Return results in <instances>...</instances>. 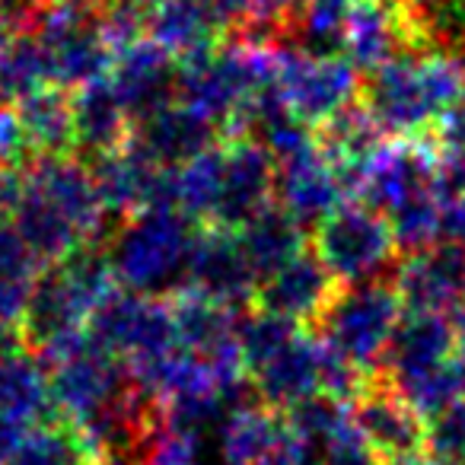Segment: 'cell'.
I'll return each mask as SVG.
<instances>
[{
    "label": "cell",
    "mask_w": 465,
    "mask_h": 465,
    "mask_svg": "<svg viewBox=\"0 0 465 465\" xmlns=\"http://www.w3.org/2000/svg\"><path fill=\"white\" fill-rule=\"evenodd\" d=\"M462 96V67L443 48L399 54L361 86V103L389 137H427Z\"/></svg>",
    "instance_id": "obj_1"
},
{
    "label": "cell",
    "mask_w": 465,
    "mask_h": 465,
    "mask_svg": "<svg viewBox=\"0 0 465 465\" xmlns=\"http://www.w3.org/2000/svg\"><path fill=\"white\" fill-rule=\"evenodd\" d=\"M118 287L112 272L109 252L96 246H80L67 259L54 262L42 272L39 284L29 300L26 322H23L20 341L35 357L74 341L86 331L93 310Z\"/></svg>",
    "instance_id": "obj_2"
},
{
    "label": "cell",
    "mask_w": 465,
    "mask_h": 465,
    "mask_svg": "<svg viewBox=\"0 0 465 465\" xmlns=\"http://www.w3.org/2000/svg\"><path fill=\"white\" fill-rule=\"evenodd\" d=\"M179 207H150L128 217L109 246V262L124 291L160 297L166 287L185 284L188 259H192L198 230Z\"/></svg>",
    "instance_id": "obj_3"
},
{
    "label": "cell",
    "mask_w": 465,
    "mask_h": 465,
    "mask_svg": "<svg viewBox=\"0 0 465 465\" xmlns=\"http://www.w3.org/2000/svg\"><path fill=\"white\" fill-rule=\"evenodd\" d=\"M401 319H405V303L395 284L361 281L338 287L316 329L354 367H361L363 373H380L382 357Z\"/></svg>",
    "instance_id": "obj_4"
},
{
    "label": "cell",
    "mask_w": 465,
    "mask_h": 465,
    "mask_svg": "<svg viewBox=\"0 0 465 465\" xmlns=\"http://www.w3.org/2000/svg\"><path fill=\"white\" fill-rule=\"evenodd\" d=\"M48 370V386L58 408V418L71 427H84L131 392V376L118 357L103 351L90 335H77L74 341L39 357Z\"/></svg>",
    "instance_id": "obj_5"
},
{
    "label": "cell",
    "mask_w": 465,
    "mask_h": 465,
    "mask_svg": "<svg viewBox=\"0 0 465 465\" xmlns=\"http://www.w3.org/2000/svg\"><path fill=\"white\" fill-rule=\"evenodd\" d=\"M361 71L348 54L281 48L274 61V90L293 118L312 131L331 115L344 112L361 99Z\"/></svg>",
    "instance_id": "obj_6"
},
{
    "label": "cell",
    "mask_w": 465,
    "mask_h": 465,
    "mask_svg": "<svg viewBox=\"0 0 465 465\" xmlns=\"http://www.w3.org/2000/svg\"><path fill=\"white\" fill-rule=\"evenodd\" d=\"M33 33L45 45L54 86L74 93L93 80L109 77L115 52L99 26V10L71 0H42Z\"/></svg>",
    "instance_id": "obj_7"
},
{
    "label": "cell",
    "mask_w": 465,
    "mask_h": 465,
    "mask_svg": "<svg viewBox=\"0 0 465 465\" xmlns=\"http://www.w3.org/2000/svg\"><path fill=\"white\" fill-rule=\"evenodd\" d=\"M312 249L341 284L376 281V274L392 262L399 240L386 213L354 198L338 204L322 223H316Z\"/></svg>",
    "instance_id": "obj_8"
},
{
    "label": "cell",
    "mask_w": 465,
    "mask_h": 465,
    "mask_svg": "<svg viewBox=\"0 0 465 465\" xmlns=\"http://www.w3.org/2000/svg\"><path fill=\"white\" fill-rule=\"evenodd\" d=\"M278 160L255 134L220 137L217 143V198L211 223L220 230H242L274 201Z\"/></svg>",
    "instance_id": "obj_9"
},
{
    "label": "cell",
    "mask_w": 465,
    "mask_h": 465,
    "mask_svg": "<svg viewBox=\"0 0 465 465\" xmlns=\"http://www.w3.org/2000/svg\"><path fill=\"white\" fill-rule=\"evenodd\" d=\"M338 45L354 61L357 71L367 74L399 54L433 48L408 0H354Z\"/></svg>",
    "instance_id": "obj_10"
},
{
    "label": "cell",
    "mask_w": 465,
    "mask_h": 465,
    "mask_svg": "<svg viewBox=\"0 0 465 465\" xmlns=\"http://www.w3.org/2000/svg\"><path fill=\"white\" fill-rule=\"evenodd\" d=\"M58 420L48 370L23 341H0V462L33 427Z\"/></svg>",
    "instance_id": "obj_11"
},
{
    "label": "cell",
    "mask_w": 465,
    "mask_h": 465,
    "mask_svg": "<svg viewBox=\"0 0 465 465\" xmlns=\"http://www.w3.org/2000/svg\"><path fill=\"white\" fill-rule=\"evenodd\" d=\"M223 465H300L312 459L281 408L240 405L220 424Z\"/></svg>",
    "instance_id": "obj_12"
},
{
    "label": "cell",
    "mask_w": 465,
    "mask_h": 465,
    "mask_svg": "<svg viewBox=\"0 0 465 465\" xmlns=\"http://www.w3.org/2000/svg\"><path fill=\"white\" fill-rule=\"evenodd\" d=\"M26 182L45 204H52L84 242H96L105 226V201L99 194L96 175L74 153L67 156H33L26 163Z\"/></svg>",
    "instance_id": "obj_13"
},
{
    "label": "cell",
    "mask_w": 465,
    "mask_h": 465,
    "mask_svg": "<svg viewBox=\"0 0 465 465\" xmlns=\"http://www.w3.org/2000/svg\"><path fill=\"white\" fill-rule=\"evenodd\" d=\"M185 284L198 287L201 293L220 300L226 306H255L259 293V272L246 255L240 232L220 230V226H201L194 240L192 259H188Z\"/></svg>",
    "instance_id": "obj_14"
},
{
    "label": "cell",
    "mask_w": 465,
    "mask_h": 465,
    "mask_svg": "<svg viewBox=\"0 0 465 465\" xmlns=\"http://www.w3.org/2000/svg\"><path fill=\"white\" fill-rule=\"evenodd\" d=\"M96 185L105 201V211L115 217H134L150 207L173 204V169L160 166L150 153H143L131 137L112 153L96 160Z\"/></svg>",
    "instance_id": "obj_15"
},
{
    "label": "cell",
    "mask_w": 465,
    "mask_h": 465,
    "mask_svg": "<svg viewBox=\"0 0 465 465\" xmlns=\"http://www.w3.org/2000/svg\"><path fill=\"white\" fill-rule=\"evenodd\" d=\"M329 357L331 344L322 335H312L306 325H300L249 380L255 382V392L265 405L287 411L297 401L325 392Z\"/></svg>",
    "instance_id": "obj_16"
},
{
    "label": "cell",
    "mask_w": 465,
    "mask_h": 465,
    "mask_svg": "<svg viewBox=\"0 0 465 465\" xmlns=\"http://www.w3.org/2000/svg\"><path fill=\"white\" fill-rule=\"evenodd\" d=\"M351 418L361 437L386 462L424 450L427 420L401 399V392L382 373H373L351 401Z\"/></svg>",
    "instance_id": "obj_17"
},
{
    "label": "cell",
    "mask_w": 465,
    "mask_h": 465,
    "mask_svg": "<svg viewBox=\"0 0 465 465\" xmlns=\"http://www.w3.org/2000/svg\"><path fill=\"white\" fill-rule=\"evenodd\" d=\"M341 281L325 268V262L316 255V249H303L278 272L265 274L255 293V306L268 310L274 316H284L306 329H316L322 312L335 300Z\"/></svg>",
    "instance_id": "obj_18"
},
{
    "label": "cell",
    "mask_w": 465,
    "mask_h": 465,
    "mask_svg": "<svg viewBox=\"0 0 465 465\" xmlns=\"http://www.w3.org/2000/svg\"><path fill=\"white\" fill-rule=\"evenodd\" d=\"M274 198L291 217L303 226L322 223L338 204L351 198L338 166L329 160L319 141L306 143L303 150L278 160V182H274Z\"/></svg>",
    "instance_id": "obj_19"
},
{
    "label": "cell",
    "mask_w": 465,
    "mask_h": 465,
    "mask_svg": "<svg viewBox=\"0 0 465 465\" xmlns=\"http://www.w3.org/2000/svg\"><path fill=\"white\" fill-rule=\"evenodd\" d=\"M392 284L405 303V312L446 316L465 303V246L433 242L418 252H408Z\"/></svg>",
    "instance_id": "obj_20"
},
{
    "label": "cell",
    "mask_w": 465,
    "mask_h": 465,
    "mask_svg": "<svg viewBox=\"0 0 465 465\" xmlns=\"http://www.w3.org/2000/svg\"><path fill=\"white\" fill-rule=\"evenodd\" d=\"M109 84L115 86L118 99L131 112V118L141 122L150 112L175 103L179 61L153 39H137L115 52L109 67Z\"/></svg>",
    "instance_id": "obj_21"
},
{
    "label": "cell",
    "mask_w": 465,
    "mask_h": 465,
    "mask_svg": "<svg viewBox=\"0 0 465 465\" xmlns=\"http://www.w3.org/2000/svg\"><path fill=\"white\" fill-rule=\"evenodd\" d=\"M131 137L160 166L175 169L192 160V156H198L201 150H207L211 143H217L220 131L204 115H198L194 109H188L185 103L175 99V103L163 105V109L150 112L147 118L134 122V134Z\"/></svg>",
    "instance_id": "obj_22"
},
{
    "label": "cell",
    "mask_w": 465,
    "mask_h": 465,
    "mask_svg": "<svg viewBox=\"0 0 465 465\" xmlns=\"http://www.w3.org/2000/svg\"><path fill=\"white\" fill-rule=\"evenodd\" d=\"M450 357H456L452 319L437 316V312H408L389 341L380 373L389 380H401V376L437 367Z\"/></svg>",
    "instance_id": "obj_23"
},
{
    "label": "cell",
    "mask_w": 465,
    "mask_h": 465,
    "mask_svg": "<svg viewBox=\"0 0 465 465\" xmlns=\"http://www.w3.org/2000/svg\"><path fill=\"white\" fill-rule=\"evenodd\" d=\"M74 103V124H77V150L90 156H105L131 141L134 134V118L118 99L109 77L93 80L71 93Z\"/></svg>",
    "instance_id": "obj_24"
},
{
    "label": "cell",
    "mask_w": 465,
    "mask_h": 465,
    "mask_svg": "<svg viewBox=\"0 0 465 465\" xmlns=\"http://www.w3.org/2000/svg\"><path fill=\"white\" fill-rule=\"evenodd\" d=\"M147 39L182 61L226 39V29L207 0H153L147 16Z\"/></svg>",
    "instance_id": "obj_25"
},
{
    "label": "cell",
    "mask_w": 465,
    "mask_h": 465,
    "mask_svg": "<svg viewBox=\"0 0 465 465\" xmlns=\"http://www.w3.org/2000/svg\"><path fill=\"white\" fill-rule=\"evenodd\" d=\"M16 112L23 118L33 156H67L77 150V124L67 90L61 86L35 90L33 96L16 103Z\"/></svg>",
    "instance_id": "obj_26"
},
{
    "label": "cell",
    "mask_w": 465,
    "mask_h": 465,
    "mask_svg": "<svg viewBox=\"0 0 465 465\" xmlns=\"http://www.w3.org/2000/svg\"><path fill=\"white\" fill-rule=\"evenodd\" d=\"M236 232H240L246 255L252 259L259 278L278 272L284 262H291L293 255H300L306 249L303 223L297 217H291L281 204H272Z\"/></svg>",
    "instance_id": "obj_27"
},
{
    "label": "cell",
    "mask_w": 465,
    "mask_h": 465,
    "mask_svg": "<svg viewBox=\"0 0 465 465\" xmlns=\"http://www.w3.org/2000/svg\"><path fill=\"white\" fill-rule=\"evenodd\" d=\"M45 86H54L45 45L33 29H20L0 48V103L16 105Z\"/></svg>",
    "instance_id": "obj_28"
},
{
    "label": "cell",
    "mask_w": 465,
    "mask_h": 465,
    "mask_svg": "<svg viewBox=\"0 0 465 465\" xmlns=\"http://www.w3.org/2000/svg\"><path fill=\"white\" fill-rule=\"evenodd\" d=\"M4 465H96V459L86 450L77 427H71L67 420L58 418L42 427H33L7 452Z\"/></svg>",
    "instance_id": "obj_29"
},
{
    "label": "cell",
    "mask_w": 465,
    "mask_h": 465,
    "mask_svg": "<svg viewBox=\"0 0 465 465\" xmlns=\"http://www.w3.org/2000/svg\"><path fill=\"white\" fill-rule=\"evenodd\" d=\"M389 380V376H386ZM401 392V399L420 414V418H433L437 411L450 408L452 401L465 399V363L456 357L437 363V367H427L420 373L401 376V380H389Z\"/></svg>",
    "instance_id": "obj_30"
},
{
    "label": "cell",
    "mask_w": 465,
    "mask_h": 465,
    "mask_svg": "<svg viewBox=\"0 0 465 465\" xmlns=\"http://www.w3.org/2000/svg\"><path fill=\"white\" fill-rule=\"evenodd\" d=\"M284 414L291 420L293 433L306 443V450L319 452L338 430L351 424V401H338L331 395L319 392L291 405Z\"/></svg>",
    "instance_id": "obj_31"
},
{
    "label": "cell",
    "mask_w": 465,
    "mask_h": 465,
    "mask_svg": "<svg viewBox=\"0 0 465 465\" xmlns=\"http://www.w3.org/2000/svg\"><path fill=\"white\" fill-rule=\"evenodd\" d=\"M198 443L201 433L182 430L166 418H160L134 465H198Z\"/></svg>",
    "instance_id": "obj_32"
},
{
    "label": "cell",
    "mask_w": 465,
    "mask_h": 465,
    "mask_svg": "<svg viewBox=\"0 0 465 465\" xmlns=\"http://www.w3.org/2000/svg\"><path fill=\"white\" fill-rule=\"evenodd\" d=\"M424 450L450 465H465V399L427 418Z\"/></svg>",
    "instance_id": "obj_33"
},
{
    "label": "cell",
    "mask_w": 465,
    "mask_h": 465,
    "mask_svg": "<svg viewBox=\"0 0 465 465\" xmlns=\"http://www.w3.org/2000/svg\"><path fill=\"white\" fill-rule=\"evenodd\" d=\"M39 278L0 272V341H10V338L20 341L23 322H26V312H29V300H33Z\"/></svg>",
    "instance_id": "obj_34"
},
{
    "label": "cell",
    "mask_w": 465,
    "mask_h": 465,
    "mask_svg": "<svg viewBox=\"0 0 465 465\" xmlns=\"http://www.w3.org/2000/svg\"><path fill=\"white\" fill-rule=\"evenodd\" d=\"M319 465H389L354 427V418L344 430H338L329 443L319 450Z\"/></svg>",
    "instance_id": "obj_35"
},
{
    "label": "cell",
    "mask_w": 465,
    "mask_h": 465,
    "mask_svg": "<svg viewBox=\"0 0 465 465\" xmlns=\"http://www.w3.org/2000/svg\"><path fill=\"white\" fill-rule=\"evenodd\" d=\"M33 160L29 137L16 105L0 103V166H26Z\"/></svg>",
    "instance_id": "obj_36"
},
{
    "label": "cell",
    "mask_w": 465,
    "mask_h": 465,
    "mask_svg": "<svg viewBox=\"0 0 465 465\" xmlns=\"http://www.w3.org/2000/svg\"><path fill=\"white\" fill-rule=\"evenodd\" d=\"M452 335H456V354L465 363V303L452 310Z\"/></svg>",
    "instance_id": "obj_37"
},
{
    "label": "cell",
    "mask_w": 465,
    "mask_h": 465,
    "mask_svg": "<svg viewBox=\"0 0 465 465\" xmlns=\"http://www.w3.org/2000/svg\"><path fill=\"white\" fill-rule=\"evenodd\" d=\"M389 465H450V462H443V459H437V456H430V452H411V456H401V459H392Z\"/></svg>",
    "instance_id": "obj_38"
},
{
    "label": "cell",
    "mask_w": 465,
    "mask_h": 465,
    "mask_svg": "<svg viewBox=\"0 0 465 465\" xmlns=\"http://www.w3.org/2000/svg\"><path fill=\"white\" fill-rule=\"evenodd\" d=\"M14 33H20V29L14 26V20H10L7 10H4V4H0V48H4L10 39H14Z\"/></svg>",
    "instance_id": "obj_39"
},
{
    "label": "cell",
    "mask_w": 465,
    "mask_h": 465,
    "mask_svg": "<svg viewBox=\"0 0 465 465\" xmlns=\"http://www.w3.org/2000/svg\"><path fill=\"white\" fill-rule=\"evenodd\" d=\"M71 4H80V7H93V10H99V7H105L109 0H71Z\"/></svg>",
    "instance_id": "obj_40"
},
{
    "label": "cell",
    "mask_w": 465,
    "mask_h": 465,
    "mask_svg": "<svg viewBox=\"0 0 465 465\" xmlns=\"http://www.w3.org/2000/svg\"><path fill=\"white\" fill-rule=\"evenodd\" d=\"M462 52H465V48H462ZM459 67H462V80H465V54L459 58Z\"/></svg>",
    "instance_id": "obj_41"
},
{
    "label": "cell",
    "mask_w": 465,
    "mask_h": 465,
    "mask_svg": "<svg viewBox=\"0 0 465 465\" xmlns=\"http://www.w3.org/2000/svg\"><path fill=\"white\" fill-rule=\"evenodd\" d=\"M300 465H316V462H312V459H306V462H300Z\"/></svg>",
    "instance_id": "obj_42"
},
{
    "label": "cell",
    "mask_w": 465,
    "mask_h": 465,
    "mask_svg": "<svg viewBox=\"0 0 465 465\" xmlns=\"http://www.w3.org/2000/svg\"><path fill=\"white\" fill-rule=\"evenodd\" d=\"M338 4H354V0H338Z\"/></svg>",
    "instance_id": "obj_43"
},
{
    "label": "cell",
    "mask_w": 465,
    "mask_h": 465,
    "mask_svg": "<svg viewBox=\"0 0 465 465\" xmlns=\"http://www.w3.org/2000/svg\"><path fill=\"white\" fill-rule=\"evenodd\" d=\"M0 465H4V462H0Z\"/></svg>",
    "instance_id": "obj_44"
}]
</instances>
